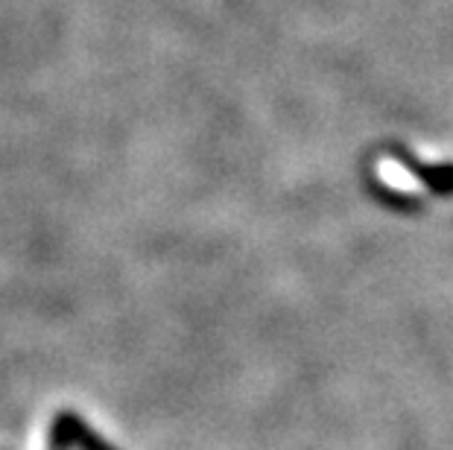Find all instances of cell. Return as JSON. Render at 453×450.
<instances>
[{"label": "cell", "instance_id": "7a4b0ae2", "mask_svg": "<svg viewBox=\"0 0 453 450\" xmlns=\"http://www.w3.org/2000/svg\"><path fill=\"white\" fill-rule=\"evenodd\" d=\"M410 173L424 181L439 196H453V164H421V161H407Z\"/></svg>", "mask_w": 453, "mask_h": 450}, {"label": "cell", "instance_id": "6da1fadb", "mask_svg": "<svg viewBox=\"0 0 453 450\" xmlns=\"http://www.w3.org/2000/svg\"><path fill=\"white\" fill-rule=\"evenodd\" d=\"M47 445L50 450H120L73 409H59L53 416L50 430H47Z\"/></svg>", "mask_w": 453, "mask_h": 450}]
</instances>
